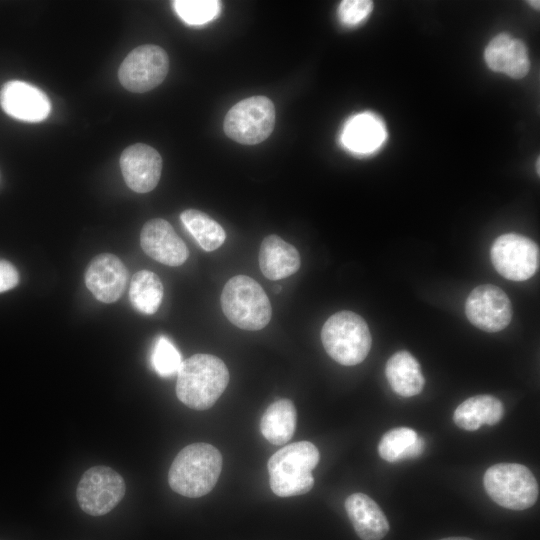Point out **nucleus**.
I'll list each match as a JSON object with an SVG mask.
<instances>
[{
    "label": "nucleus",
    "instance_id": "1",
    "mask_svg": "<svg viewBox=\"0 0 540 540\" xmlns=\"http://www.w3.org/2000/svg\"><path fill=\"white\" fill-rule=\"evenodd\" d=\"M228 382L229 371L220 358L211 354H194L180 366L176 395L187 407L206 410L219 399Z\"/></svg>",
    "mask_w": 540,
    "mask_h": 540
},
{
    "label": "nucleus",
    "instance_id": "2",
    "mask_svg": "<svg viewBox=\"0 0 540 540\" xmlns=\"http://www.w3.org/2000/svg\"><path fill=\"white\" fill-rule=\"evenodd\" d=\"M222 470V455L208 443H193L174 458L168 472L171 489L185 497L198 498L209 493Z\"/></svg>",
    "mask_w": 540,
    "mask_h": 540
},
{
    "label": "nucleus",
    "instance_id": "3",
    "mask_svg": "<svg viewBox=\"0 0 540 540\" xmlns=\"http://www.w3.org/2000/svg\"><path fill=\"white\" fill-rule=\"evenodd\" d=\"M320 459L317 447L309 441L288 444L268 460L271 490L279 497L302 495L314 485L312 470Z\"/></svg>",
    "mask_w": 540,
    "mask_h": 540
},
{
    "label": "nucleus",
    "instance_id": "4",
    "mask_svg": "<svg viewBox=\"0 0 540 540\" xmlns=\"http://www.w3.org/2000/svg\"><path fill=\"white\" fill-rule=\"evenodd\" d=\"M221 306L227 319L243 330H261L271 320L267 294L257 281L246 275H236L226 282Z\"/></svg>",
    "mask_w": 540,
    "mask_h": 540
},
{
    "label": "nucleus",
    "instance_id": "5",
    "mask_svg": "<svg viewBox=\"0 0 540 540\" xmlns=\"http://www.w3.org/2000/svg\"><path fill=\"white\" fill-rule=\"evenodd\" d=\"M327 354L344 366L361 363L371 348V334L366 321L358 314L343 310L330 316L321 330Z\"/></svg>",
    "mask_w": 540,
    "mask_h": 540
},
{
    "label": "nucleus",
    "instance_id": "6",
    "mask_svg": "<svg viewBox=\"0 0 540 540\" xmlns=\"http://www.w3.org/2000/svg\"><path fill=\"white\" fill-rule=\"evenodd\" d=\"M488 496L498 505L511 510L532 507L539 494L532 472L517 463H498L489 467L483 478Z\"/></svg>",
    "mask_w": 540,
    "mask_h": 540
},
{
    "label": "nucleus",
    "instance_id": "7",
    "mask_svg": "<svg viewBox=\"0 0 540 540\" xmlns=\"http://www.w3.org/2000/svg\"><path fill=\"white\" fill-rule=\"evenodd\" d=\"M273 102L265 96H252L236 103L227 112L223 129L232 140L254 145L266 140L275 126Z\"/></svg>",
    "mask_w": 540,
    "mask_h": 540
},
{
    "label": "nucleus",
    "instance_id": "8",
    "mask_svg": "<svg viewBox=\"0 0 540 540\" xmlns=\"http://www.w3.org/2000/svg\"><path fill=\"white\" fill-rule=\"evenodd\" d=\"M123 477L107 466H94L81 476L76 490L80 508L91 516H102L115 508L125 495Z\"/></svg>",
    "mask_w": 540,
    "mask_h": 540
},
{
    "label": "nucleus",
    "instance_id": "9",
    "mask_svg": "<svg viewBox=\"0 0 540 540\" xmlns=\"http://www.w3.org/2000/svg\"><path fill=\"white\" fill-rule=\"evenodd\" d=\"M492 264L506 279L525 281L531 278L539 267V248L528 237L516 233L500 235L490 250Z\"/></svg>",
    "mask_w": 540,
    "mask_h": 540
},
{
    "label": "nucleus",
    "instance_id": "10",
    "mask_svg": "<svg viewBox=\"0 0 540 540\" xmlns=\"http://www.w3.org/2000/svg\"><path fill=\"white\" fill-rule=\"evenodd\" d=\"M169 69L166 51L146 44L133 49L122 61L118 78L123 87L137 93L147 92L165 79Z\"/></svg>",
    "mask_w": 540,
    "mask_h": 540
},
{
    "label": "nucleus",
    "instance_id": "11",
    "mask_svg": "<svg viewBox=\"0 0 540 540\" xmlns=\"http://www.w3.org/2000/svg\"><path fill=\"white\" fill-rule=\"evenodd\" d=\"M465 314L475 327L498 332L509 325L513 311L509 297L501 288L484 284L475 287L467 297Z\"/></svg>",
    "mask_w": 540,
    "mask_h": 540
},
{
    "label": "nucleus",
    "instance_id": "12",
    "mask_svg": "<svg viewBox=\"0 0 540 540\" xmlns=\"http://www.w3.org/2000/svg\"><path fill=\"white\" fill-rule=\"evenodd\" d=\"M120 168L130 189L137 193H147L159 182L162 158L153 147L137 143L122 152Z\"/></svg>",
    "mask_w": 540,
    "mask_h": 540
},
{
    "label": "nucleus",
    "instance_id": "13",
    "mask_svg": "<svg viewBox=\"0 0 540 540\" xmlns=\"http://www.w3.org/2000/svg\"><path fill=\"white\" fill-rule=\"evenodd\" d=\"M140 244L149 257L167 266H180L189 256L184 241L172 225L161 218L151 219L144 224Z\"/></svg>",
    "mask_w": 540,
    "mask_h": 540
},
{
    "label": "nucleus",
    "instance_id": "14",
    "mask_svg": "<svg viewBox=\"0 0 540 540\" xmlns=\"http://www.w3.org/2000/svg\"><path fill=\"white\" fill-rule=\"evenodd\" d=\"M0 104L9 116L32 123L43 121L51 111L49 98L42 90L18 80L3 85Z\"/></svg>",
    "mask_w": 540,
    "mask_h": 540
},
{
    "label": "nucleus",
    "instance_id": "15",
    "mask_svg": "<svg viewBox=\"0 0 540 540\" xmlns=\"http://www.w3.org/2000/svg\"><path fill=\"white\" fill-rule=\"evenodd\" d=\"M128 271L122 261L111 253L95 256L85 272V284L94 297L104 303H113L123 294Z\"/></svg>",
    "mask_w": 540,
    "mask_h": 540
},
{
    "label": "nucleus",
    "instance_id": "16",
    "mask_svg": "<svg viewBox=\"0 0 540 540\" xmlns=\"http://www.w3.org/2000/svg\"><path fill=\"white\" fill-rule=\"evenodd\" d=\"M387 130L384 121L372 112H363L349 118L345 123L340 141L350 152L369 155L385 143Z\"/></svg>",
    "mask_w": 540,
    "mask_h": 540
},
{
    "label": "nucleus",
    "instance_id": "17",
    "mask_svg": "<svg viewBox=\"0 0 540 540\" xmlns=\"http://www.w3.org/2000/svg\"><path fill=\"white\" fill-rule=\"evenodd\" d=\"M484 59L492 71L505 73L514 79L523 78L530 68L525 43L507 33H501L489 42Z\"/></svg>",
    "mask_w": 540,
    "mask_h": 540
},
{
    "label": "nucleus",
    "instance_id": "18",
    "mask_svg": "<svg viewBox=\"0 0 540 540\" xmlns=\"http://www.w3.org/2000/svg\"><path fill=\"white\" fill-rule=\"evenodd\" d=\"M347 515L362 540H381L389 531V522L378 504L363 493L348 496L344 503Z\"/></svg>",
    "mask_w": 540,
    "mask_h": 540
},
{
    "label": "nucleus",
    "instance_id": "19",
    "mask_svg": "<svg viewBox=\"0 0 540 540\" xmlns=\"http://www.w3.org/2000/svg\"><path fill=\"white\" fill-rule=\"evenodd\" d=\"M301 265L298 250L278 235H269L261 243L259 266L270 280H280L296 273Z\"/></svg>",
    "mask_w": 540,
    "mask_h": 540
},
{
    "label": "nucleus",
    "instance_id": "20",
    "mask_svg": "<svg viewBox=\"0 0 540 540\" xmlns=\"http://www.w3.org/2000/svg\"><path fill=\"white\" fill-rule=\"evenodd\" d=\"M504 415L502 402L491 395H477L463 401L454 411L455 424L464 430L475 431L482 425H495Z\"/></svg>",
    "mask_w": 540,
    "mask_h": 540
},
{
    "label": "nucleus",
    "instance_id": "21",
    "mask_svg": "<svg viewBox=\"0 0 540 540\" xmlns=\"http://www.w3.org/2000/svg\"><path fill=\"white\" fill-rule=\"evenodd\" d=\"M385 375L393 391L403 397L419 394L425 384L420 364L407 351H398L388 359Z\"/></svg>",
    "mask_w": 540,
    "mask_h": 540
},
{
    "label": "nucleus",
    "instance_id": "22",
    "mask_svg": "<svg viewBox=\"0 0 540 540\" xmlns=\"http://www.w3.org/2000/svg\"><path fill=\"white\" fill-rule=\"evenodd\" d=\"M297 412L289 399H279L267 407L262 415L260 430L273 445H283L294 435Z\"/></svg>",
    "mask_w": 540,
    "mask_h": 540
},
{
    "label": "nucleus",
    "instance_id": "23",
    "mask_svg": "<svg viewBox=\"0 0 540 540\" xmlns=\"http://www.w3.org/2000/svg\"><path fill=\"white\" fill-rule=\"evenodd\" d=\"M424 441L408 427H398L386 432L379 444L378 453L382 459L394 463L420 456L424 451Z\"/></svg>",
    "mask_w": 540,
    "mask_h": 540
},
{
    "label": "nucleus",
    "instance_id": "24",
    "mask_svg": "<svg viewBox=\"0 0 540 540\" xmlns=\"http://www.w3.org/2000/svg\"><path fill=\"white\" fill-rule=\"evenodd\" d=\"M163 292L162 282L155 273L140 270L132 276L129 298L137 311L154 314L161 304Z\"/></svg>",
    "mask_w": 540,
    "mask_h": 540
},
{
    "label": "nucleus",
    "instance_id": "25",
    "mask_svg": "<svg viewBox=\"0 0 540 540\" xmlns=\"http://www.w3.org/2000/svg\"><path fill=\"white\" fill-rule=\"evenodd\" d=\"M180 219L203 250L211 252L224 243L226 233L223 227L206 213L187 209L181 213Z\"/></svg>",
    "mask_w": 540,
    "mask_h": 540
},
{
    "label": "nucleus",
    "instance_id": "26",
    "mask_svg": "<svg viewBox=\"0 0 540 540\" xmlns=\"http://www.w3.org/2000/svg\"><path fill=\"white\" fill-rule=\"evenodd\" d=\"M182 362V356L173 342L167 336H158L150 355L154 371L159 376L168 378L178 373Z\"/></svg>",
    "mask_w": 540,
    "mask_h": 540
},
{
    "label": "nucleus",
    "instance_id": "27",
    "mask_svg": "<svg viewBox=\"0 0 540 540\" xmlns=\"http://www.w3.org/2000/svg\"><path fill=\"white\" fill-rule=\"evenodd\" d=\"M173 7L178 16L189 25H203L213 20L221 10L217 0H176Z\"/></svg>",
    "mask_w": 540,
    "mask_h": 540
},
{
    "label": "nucleus",
    "instance_id": "28",
    "mask_svg": "<svg viewBox=\"0 0 540 540\" xmlns=\"http://www.w3.org/2000/svg\"><path fill=\"white\" fill-rule=\"evenodd\" d=\"M373 9L370 0H344L338 8L340 21L348 26H354L365 20Z\"/></svg>",
    "mask_w": 540,
    "mask_h": 540
},
{
    "label": "nucleus",
    "instance_id": "29",
    "mask_svg": "<svg viewBox=\"0 0 540 540\" xmlns=\"http://www.w3.org/2000/svg\"><path fill=\"white\" fill-rule=\"evenodd\" d=\"M19 282V274L13 264L0 259V293L14 288Z\"/></svg>",
    "mask_w": 540,
    "mask_h": 540
},
{
    "label": "nucleus",
    "instance_id": "30",
    "mask_svg": "<svg viewBox=\"0 0 540 540\" xmlns=\"http://www.w3.org/2000/svg\"><path fill=\"white\" fill-rule=\"evenodd\" d=\"M440 540H472V539L467 538V537H447Z\"/></svg>",
    "mask_w": 540,
    "mask_h": 540
},
{
    "label": "nucleus",
    "instance_id": "31",
    "mask_svg": "<svg viewBox=\"0 0 540 540\" xmlns=\"http://www.w3.org/2000/svg\"><path fill=\"white\" fill-rule=\"evenodd\" d=\"M528 3H529L531 6H533L535 9H537V10L539 9V6H540V5H539V4H540L539 1L533 0V1H529Z\"/></svg>",
    "mask_w": 540,
    "mask_h": 540
},
{
    "label": "nucleus",
    "instance_id": "32",
    "mask_svg": "<svg viewBox=\"0 0 540 540\" xmlns=\"http://www.w3.org/2000/svg\"><path fill=\"white\" fill-rule=\"evenodd\" d=\"M280 290H281V287H280V286H278V287L275 288V292H276V293H278Z\"/></svg>",
    "mask_w": 540,
    "mask_h": 540
},
{
    "label": "nucleus",
    "instance_id": "33",
    "mask_svg": "<svg viewBox=\"0 0 540 540\" xmlns=\"http://www.w3.org/2000/svg\"><path fill=\"white\" fill-rule=\"evenodd\" d=\"M537 172H538V174H539V158H538V160H537Z\"/></svg>",
    "mask_w": 540,
    "mask_h": 540
}]
</instances>
